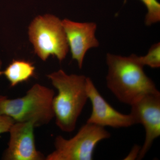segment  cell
Segmentation results:
<instances>
[{"label":"cell","instance_id":"obj_12","mask_svg":"<svg viewBox=\"0 0 160 160\" xmlns=\"http://www.w3.org/2000/svg\"><path fill=\"white\" fill-rule=\"evenodd\" d=\"M146 6L147 12L145 17L146 26H150L160 21V4L158 0H140Z\"/></svg>","mask_w":160,"mask_h":160},{"label":"cell","instance_id":"obj_9","mask_svg":"<svg viewBox=\"0 0 160 160\" xmlns=\"http://www.w3.org/2000/svg\"><path fill=\"white\" fill-rule=\"evenodd\" d=\"M62 24L72 57L77 62L81 69L87 52L99 46L98 40L95 36L97 24L94 22H77L67 19L63 20Z\"/></svg>","mask_w":160,"mask_h":160},{"label":"cell","instance_id":"obj_3","mask_svg":"<svg viewBox=\"0 0 160 160\" xmlns=\"http://www.w3.org/2000/svg\"><path fill=\"white\" fill-rule=\"evenodd\" d=\"M53 89L36 84L22 97L0 100V114L11 118L15 122H30L35 127L46 125L54 118Z\"/></svg>","mask_w":160,"mask_h":160},{"label":"cell","instance_id":"obj_13","mask_svg":"<svg viewBox=\"0 0 160 160\" xmlns=\"http://www.w3.org/2000/svg\"><path fill=\"white\" fill-rule=\"evenodd\" d=\"M14 123V120L11 118L5 115L0 114V134L9 132Z\"/></svg>","mask_w":160,"mask_h":160},{"label":"cell","instance_id":"obj_6","mask_svg":"<svg viewBox=\"0 0 160 160\" xmlns=\"http://www.w3.org/2000/svg\"><path fill=\"white\" fill-rule=\"evenodd\" d=\"M130 114L136 124H141L146 132L138 160L145 157L156 139L160 136V92L144 96L131 105Z\"/></svg>","mask_w":160,"mask_h":160},{"label":"cell","instance_id":"obj_2","mask_svg":"<svg viewBox=\"0 0 160 160\" xmlns=\"http://www.w3.org/2000/svg\"><path fill=\"white\" fill-rule=\"evenodd\" d=\"M47 77L58 91L52 101L56 124L62 131L71 132L88 99L87 77L68 75L62 69L48 75Z\"/></svg>","mask_w":160,"mask_h":160},{"label":"cell","instance_id":"obj_4","mask_svg":"<svg viewBox=\"0 0 160 160\" xmlns=\"http://www.w3.org/2000/svg\"><path fill=\"white\" fill-rule=\"evenodd\" d=\"M29 40L36 54L42 61L49 56L57 58L61 62L66 58L69 47L62 21L55 16H38L29 28Z\"/></svg>","mask_w":160,"mask_h":160},{"label":"cell","instance_id":"obj_7","mask_svg":"<svg viewBox=\"0 0 160 160\" xmlns=\"http://www.w3.org/2000/svg\"><path fill=\"white\" fill-rule=\"evenodd\" d=\"M34 127L30 122H15L9 132L10 138L2 157L3 160H46L44 155L36 147Z\"/></svg>","mask_w":160,"mask_h":160},{"label":"cell","instance_id":"obj_10","mask_svg":"<svg viewBox=\"0 0 160 160\" xmlns=\"http://www.w3.org/2000/svg\"><path fill=\"white\" fill-rule=\"evenodd\" d=\"M35 70L33 64L29 61L13 60L5 70L2 71V75H4L6 77L11 87H13L33 77Z\"/></svg>","mask_w":160,"mask_h":160},{"label":"cell","instance_id":"obj_15","mask_svg":"<svg viewBox=\"0 0 160 160\" xmlns=\"http://www.w3.org/2000/svg\"><path fill=\"white\" fill-rule=\"evenodd\" d=\"M2 62L1 59H0V76L2 75V71H1V68H2Z\"/></svg>","mask_w":160,"mask_h":160},{"label":"cell","instance_id":"obj_14","mask_svg":"<svg viewBox=\"0 0 160 160\" xmlns=\"http://www.w3.org/2000/svg\"><path fill=\"white\" fill-rule=\"evenodd\" d=\"M141 147L135 145L130 151L129 154L125 158V160H135L137 158L139 153Z\"/></svg>","mask_w":160,"mask_h":160},{"label":"cell","instance_id":"obj_16","mask_svg":"<svg viewBox=\"0 0 160 160\" xmlns=\"http://www.w3.org/2000/svg\"><path fill=\"white\" fill-rule=\"evenodd\" d=\"M3 97H4V96H3L0 95V100H1V99Z\"/></svg>","mask_w":160,"mask_h":160},{"label":"cell","instance_id":"obj_8","mask_svg":"<svg viewBox=\"0 0 160 160\" xmlns=\"http://www.w3.org/2000/svg\"><path fill=\"white\" fill-rule=\"evenodd\" d=\"M87 92L91 102L92 110L87 122L102 127L127 128L136 124L132 116L125 114L116 110L107 102L90 78L87 77Z\"/></svg>","mask_w":160,"mask_h":160},{"label":"cell","instance_id":"obj_11","mask_svg":"<svg viewBox=\"0 0 160 160\" xmlns=\"http://www.w3.org/2000/svg\"><path fill=\"white\" fill-rule=\"evenodd\" d=\"M139 62L143 66H148L152 68L160 67V44H153L150 47L148 53L144 56H137Z\"/></svg>","mask_w":160,"mask_h":160},{"label":"cell","instance_id":"obj_5","mask_svg":"<svg viewBox=\"0 0 160 160\" xmlns=\"http://www.w3.org/2000/svg\"><path fill=\"white\" fill-rule=\"evenodd\" d=\"M110 137V133L105 127L86 122L71 138L57 137L54 150L46 160H92L98 143Z\"/></svg>","mask_w":160,"mask_h":160},{"label":"cell","instance_id":"obj_1","mask_svg":"<svg viewBox=\"0 0 160 160\" xmlns=\"http://www.w3.org/2000/svg\"><path fill=\"white\" fill-rule=\"evenodd\" d=\"M137 56L106 55L107 87L119 102L129 106L146 95L159 92Z\"/></svg>","mask_w":160,"mask_h":160}]
</instances>
